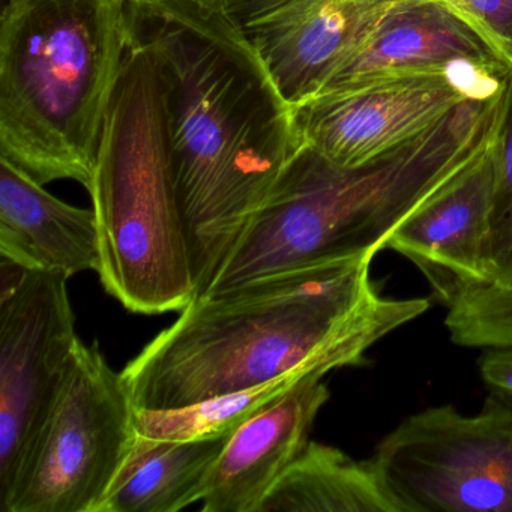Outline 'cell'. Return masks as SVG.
Returning <instances> with one entry per match:
<instances>
[{"mask_svg": "<svg viewBox=\"0 0 512 512\" xmlns=\"http://www.w3.org/2000/svg\"><path fill=\"white\" fill-rule=\"evenodd\" d=\"M68 278L0 256V500L43 428L79 349Z\"/></svg>", "mask_w": 512, "mask_h": 512, "instance_id": "cell-8", "label": "cell"}, {"mask_svg": "<svg viewBox=\"0 0 512 512\" xmlns=\"http://www.w3.org/2000/svg\"><path fill=\"white\" fill-rule=\"evenodd\" d=\"M445 326L457 346L512 347V287H472L449 305Z\"/></svg>", "mask_w": 512, "mask_h": 512, "instance_id": "cell-18", "label": "cell"}, {"mask_svg": "<svg viewBox=\"0 0 512 512\" xmlns=\"http://www.w3.org/2000/svg\"><path fill=\"white\" fill-rule=\"evenodd\" d=\"M463 65L506 68L463 20L440 0H433L413 5L385 20L356 52L335 68L319 92L376 74Z\"/></svg>", "mask_w": 512, "mask_h": 512, "instance_id": "cell-14", "label": "cell"}, {"mask_svg": "<svg viewBox=\"0 0 512 512\" xmlns=\"http://www.w3.org/2000/svg\"><path fill=\"white\" fill-rule=\"evenodd\" d=\"M293 107L316 95L335 68L385 20L433 0H223Z\"/></svg>", "mask_w": 512, "mask_h": 512, "instance_id": "cell-10", "label": "cell"}, {"mask_svg": "<svg viewBox=\"0 0 512 512\" xmlns=\"http://www.w3.org/2000/svg\"><path fill=\"white\" fill-rule=\"evenodd\" d=\"M89 194L101 283L136 314L182 311L197 296L154 56L130 37Z\"/></svg>", "mask_w": 512, "mask_h": 512, "instance_id": "cell-5", "label": "cell"}, {"mask_svg": "<svg viewBox=\"0 0 512 512\" xmlns=\"http://www.w3.org/2000/svg\"><path fill=\"white\" fill-rule=\"evenodd\" d=\"M371 260L323 263L197 296L121 371L134 407L181 409L308 365L367 364L373 344L430 308L428 299L380 295Z\"/></svg>", "mask_w": 512, "mask_h": 512, "instance_id": "cell-2", "label": "cell"}, {"mask_svg": "<svg viewBox=\"0 0 512 512\" xmlns=\"http://www.w3.org/2000/svg\"><path fill=\"white\" fill-rule=\"evenodd\" d=\"M334 370L331 365H308L245 391L211 398L193 406L170 410L136 409L137 434L152 439H197L233 433L260 410L316 371Z\"/></svg>", "mask_w": 512, "mask_h": 512, "instance_id": "cell-17", "label": "cell"}, {"mask_svg": "<svg viewBox=\"0 0 512 512\" xmlns=\"http://www.w3.org/2000/svg\"><path fill=\"white\" fill-rule=\"evenodd\" d=\"M259 512H406L370 460L310 440Z\"/></svg>", "mask_w": 512, "mask_h": 512, "instance_id": "cell-16", "label": "cell"}, {"mask_svg": "<svg viewBox=\"0 0 512 512\" xmlns=\"http://www.w3.org/2000/svg\"><path fill=\"white\" fill-rule=\"evenodd\" d=\"M128 44L125 0H7L0 157L41 185L89 190Z\"/></svg>", "mask_w": 512, "mask_h": 512, "instance_id": "cell-4", "label": "cell"}, {"mask_svg": "<svg viewBox=\"0 0 512 512\" xmlns=\"http://www.w3.org/2000/svg\"><path fill=\"white\" fill-rule=\"evenodd\" d=\"M371 458L406 512H512V403L491 394L475 415L428 407Z\"/></svg>", "mask_w": 512, "mask_h": 512, "instance_id": "cell-7", "label": "cell"}, {"mask_svg": "<svg viewBox=\"0 0 512 512\" xmlns=\"http://www.w3.org/2000/svg\"><path fill=\"white\" fill-rule=\"evenodd\" d=\"M512 73V0H440Z\"/></svg>", "mask_w": 512, "mask_h": 512, "instance_id": "cell-20", "label": "cell"}, {"mask_svg": "<svg viewBox=\"0 0 512 512\" xmlns=\"http://www.w3.org/2000/svg\"><path fill=\"white\" fill-rule=\"evenodd\" d=\"M230 436L176 440L137 434L97 512H178L202 502Z\"/></svg>", "mask_w": 512, "mask_h": 512, "instance_id": "cell-15", "label": "cell"}, {"mask_svg": "<svg viewBox=\"0 0 512 512\" xmlns=\"http://www.w3.org/2000/svg\"><path fill=\"white\" fill-rule=\"evenodd\" d=\"M497 176L488 242L490 284L512 287V77L496 146Z\"/></svg>", "mask_w": 512, "mask_h": 512, "instance_id": "cell-19", "label": "cell"}, {"mask_svg": "<svg viewBox=\"0 0 512 512\" xmlns=\"http://www.w3.org/2000/svg\"><path fill=\"white\" fill-rule=\"evenodd\" d=\"M125 11L157 64L200 296L301 149L295 107L223 0H125Z\"/></svg>", "mask_w": 512, "mask_h": 512, "instance_id": "cell-1", "label": "cell"}, {"mask_svg": "<svg viewBox=\"0 0 512 512\" xmlns=\"http://www.w3.org/2000/svg\"><path fill=\"white\" fill-rule=\"evenodd\" d=\"M506 107L505 91L470 98L421 136L359 166H338L302 145L205 293L323 263L373 259L413 212L494 148Z\"/></svg>", "mask_w": 512, "mask_h": 512, "instance_id": "cell-3", "label": "cell"}, {"mask_svg": "<svg viewBox=\"0 0 512 512\" xmlns=\"http://www.w3.org/2000/svg\"><path fill=\"white\" fill-rule=\"evenodd\" d=\"M122 374L80 343L2 512H97L137 437Z\"/></svg>", "mask_w": 512, "mask_h": 512, "instance_id": "cell-6", "label": "cell"}, {"mask_svg": "<svg viewBox=\"0 0 512 512\" xmlns=\"http://www.w3.org/2000/svg\"><path fill=\"white\" fill-rule=\"evenodd\" d=\"M496 146L413 212L386 242L385 248L406 257L422 272L446 307L472 287L490 284Z\"/></svg>", "mask_w": 512, "mask_h": 512, "instance_id": "cell-11", "label": "cell"}, {"mask_svg": "<svg viewBox=\"0 0 512 512\" xmlns=\"http://www.w3.org/2000/svg\"><path fill=\"white\" fill-rule=\"evenodd\" d=\"M0 256L70 280L100 269L94 209L76 208L0 157Z\"/></svg>", "mask_w": 512, "mask_h": 512, "instance_id": "cell-13", "label": "cell"}, {"mask_svg": "<svg viewBox=\"0 0 512 512\" xmlns=\"http://www.w3.org/2000/svg\"><path fill=\"white\" fill-rule=\"evenodd\" d=\"M326 371L304 377L236 428L209 476L205 512H259L265 497L301 457L331 392Z\"/></svg>", "mask_w": 512, "mask_h": 512, "instance_id": "cell-12", "label": "cell"}, {"mask_svg": "<svg viewBox=\"0 0 512 512\" xmlns=\"http://www.w3.org/2000/svg\"><path fill=\"white\" fill-rule=\"evenodd\" d=\"M479 373L491 394L512 403V347H493L481 356Z\"/></svg>", "mask_w": 512, "mask_h": 512, "instance_id": "cell-21", "label": "cell"}, {"mask_svg": "<svg viewBox=\"0 0 512 512\" xmlns=\"http://www.w3.org/2000/svg\"><path fill=\"white\" fill-rule=\"evenodd\" d=\"M511 77L481 65L376 74L295 106L296 128L302 145L326 160L359 166L421 136L464 101L496 94Z\"/></svg>", "mask_w": 512, "mask_h": 512, "instance_id": "cell-9", "label": "cell"}]
</instances>
